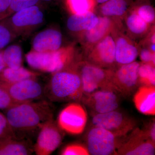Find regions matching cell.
<instances>
[{
	"label": "cell",
	"mask_w": 155,
	"mask_h": 155,
	"mask_svg": "<svg viewBox=\"0 0 155 155\" xmlns=\"http://www.w3.org/2000/svg\"><path fill=\"white\" fill-rule=\"evenodd\" d=\"M5 112L13 135L19 139L29 140V136L54 116L52 104L46 101L19 103Z\"/></svg>",
	"instance_id": "1"
},
{
	"label": "cell",
	"mask_w": 155,
	"mask_h": 155,
	"mask_svg": "<svg viewBox=\"0 0 155 155\" xmlns=\"http://www.w3.org/2000/svg\"><path fill=\"white\" fill-rule=\"evenodd\" d=\"M52 74L45 87V95L50 101L73 102L82 101L83 90L78 64L74 62Z\"/></svg>",
	"instance_id": "2"
},
{
	"label": "cell",
	"mask_w": 155,
	"mask_h": 155,
	"mask_svg": "<svg viewBox=\"0 0 155 155\" xmlns=\"http://www.w3.org/2000/svg\"><path fill=\"white\" fill-rule=\"evenodd\" d=\"M71 53L68 50L61 49L44 52L32 50L26 55L25 59L28 65L33 69L52 74L74 63Z\"/></svg>",
	"instance_id": "3"
},
{
	"label": "cell",
	"mask_w": 155,
	"mask_h": 155,
	"mask_svg": "<svg viewBox=\"0 0 155 155\" xmlns=\"http://www.w3.org/2000/svg\"><path fill=\"white\" fill-rule=\"evenodd\" d=\"M78 64L84 97L101 89L116 91L113 83L114 72L87 63Z\"/></svg>",
	"instance_id": "4"
},
{
	"label": "cell",
	"mask_w": 155,
	"mask_h": 155,
	"mask_svg": "<svg viewBox=\"0 0 155 155\" xmlns=\"http://www.w3.org/2000/svg\"><path fill=\"white\" fill-rule=\"evenodd\" d=\"M125 137L93 126L85 136L86 147L90 155H116Z\"/></svg>",
	"instance_id": "5"
},
{
	"label": "cell",
	"mask_w": 155,
	"mask_h": 155,
	"mask_svg": "<svg viewBox=\"0 0 155 155\" xmlns=\"http://www.w3.org/2000/svg\"><path fill=\"white\" fill-rule=\"evenodd\" d=\"M92 123L94 126L104 128L120 137H126L136 125L134 119L116 110L105 114H95Z\"/></svg>",
	"instance_id": "6"
},
{
	"label": "cell",
	"mask_w": 155,
	"mask_h": 155,
	"mask_svg": "<svg viewBox=\"0 0 155 155\" xmlns=\"http://www.w3.org/2000/svg\"><path fill=\"white\" fill-rule=\"evenodd\" d=\"M0 87L17 103L34 101L45 96V87L36 78H29L13 83L0 82Z\"/></svg>",
	"instance_id": "7"
},
{
	"label": "cell",
	"mask_w": 155,
	"mask_h": 155,
	"mask_svg": "<svg viewBox=\"0 0 155 155\" xmlns=\"http://www.w3.org/2000/svg\"><path fill=\"white\" fill-rule=\"evenodd\" d=\"M87 120V114L83 107L79 103L72 102L61 111L57 123L63 131L77 135L83 132Z\"/></svg>",
	"instance_id": "8"
},
{
	"label": "cell",
	"mask_w": 155,
	"mask_h": 155,
	"mask_svg": "<svg viewBox=\"0 0 155 155\" xmlns=\"http://www.w3.org/2000/svg\"><path fill=\"white\" fill-rule=\"evenodd\" d=\"M63 131L54 119L44 123L38 131L34 152L37 155H49L60 146L63 140Z\"/></svg>",
	"instance_id": "9"
},
{
	"label": "cell",
	"mask_w": 155,
	"mask_h": 155,
	"mask_svg": "<svg viewBox=\"0 0 155 155\" xmlns=\"http://www.w3.org/2000/svg\"><path fill=\"white\" fill-rule=\"evenodd\" d=\"M140 64L134 61L120 65L114 72L113 83L116 91L125 96L130 95L139 84L138 71Z\"/></svg>",
	"instance_id": "10"
},
{
	"label": "cell",
	"mask_w": 155,
	"mask_h": 155,
	"mask_svg": "<svg viewBox=\"0 0 155 155\" xmlns=\"http://www.w3.org/2000/svg\"><path fill=\"white\" fill-rule=\"evenodd\" d=\"M155 152L154 143L147 137L143 130L137 128L125 138L116 155H153Z\"/></svg>",
	"instance_id": "11"
},
{
	"label": "cell",
	"mask_w": 155,
	"mask_h": 155,
	"mask_svg": "<svg viewBox=\"0 0 155 155\" xmlns=\"http://www.w3.org/2000/svg\"><path fill=\"white\" fill-rule=\"evenodd\" d=\"M94 46L87 63L102 68L113 67L116 63V44L113 38L108 35Z\"/></svg>",
	"instance_id": "12"
},
{
	"label": "cell",
	"mask_w": 155,
	"mask_h": 155,
	"mask_svg": "<svg viewBox=\"0 0 155 155\" xmlns=\"http://www.w3.org/2000/svg\"><path fill=\"white\" fill-rule=\"evenodd\" d=\"M114 90L101 89L84 97L82 101L95 114H105L119 107V98Z\"/></svg>",
	"instance_id": "13"
},
{
	"label": "cell",
	"mask_w": 155,
	"mask_h": 155,
	"mask_svg": "<svg viewBox=\"0 0 155 155\" xmlns=\"http://www.w3.org/2000/svg\"><path fill=\"white\" fill-rule=\"evenodd\" d=\"M44 14L37 6L35 5L15 12L8 20H6L11 28H28L41 24Z\"/></svg>",
	"instance_id": "14"
},
{
	"label": "cell",
	"mask_w": 155,
	"mask_h": 155,
	"mask_svg": "<svg viewBox=\"0 0 155 155\" xmlns=\"http://www.w3.org/2000/svg\"><path fill=\"white\" fill-rule=\"evenodd\" d=\"M62 35L59 31L47 29L41 31L35 37L32 41V50L39 52L54 51L61 48Z\"/></svg>",
	"instance_id": "15"
},
{
	"label": "cell",
	"mask_w": 155,
	"mask_h": 155,
	"mask_svg": "<svg viewBox=\"0 0 155 155\" xmlns=\"http://www.w3.org/2000/svg\"><path fill=\"white\" fill-rule=\"evenodd\" d=\"M33 152L30 140L19 139L14 136L0 140V155H28Z\"/></svg>",
	"instance_id": "16"
},
{
	"label": "cell",
	"mask_w": 155,
	"mask_h": 155,
	"mask_svg": "<svg viewBox=\"0 0 155 155\" xmlns=\"http://www.w3.org/2000/svg\"><path fill=\"white\" fill-rule=\"evenodd\" d=\"M136 108L142 114L155 115V86H142L137 90L133 98Z\"/></svg>",
	"instance_id": "17"
},
{
	"label": "cell",
	"mask_w": 155,
	"mask_h": 155,
	"mask_svg": "<svg viewBox=\"0 0 155 155\" xmlns=\"http://www.w3.org/2000/svg\"><path fill=\"white\" fill-rule=\"evenodd\" d=\"M115 61L120 65L130 64L135 61L138 50L128 39L120 36L115 40Z\"/></svg>",
	"instance_id": "18"
},
{
	"label": "cell",
	"mask_w": 155,
	"mask_h": 155,
	"mask_svg": "<svg viewBox=\"0 0 155 155\" xmlns=\"http://www.w3.org/2000/svg\"><path fill=\"white\" fill-rule=\"evenodd\" d=\"M99 17L89 11L81 14H73L68 18L67 27L72 32H81L89 30L96 25Z\"/></svg>",
	"instance_id": "19"
},
{
	"label": "cell",
	"mask_w": 155,
	"mask_h": 155,
	"mask_svg": "<svg viewBox=\"0 0 155 155\" xmlns=\"http://www.w3.org/2000/svg\"><path fill=\"white\" fill-rule=\"evenodd\" d=\"M113 27V23L108 17H99L98 21L94 27L84 31L83 38L88 45L94 46L109 35Z\"/></svg>",
	"instance_id": "20"
},
{
	"label": "cell",
	"mask_w": 155,
	"mask_h": 155,
	"mask_svg": "<svg viewBox=\"0 0 155 155\" xmlns=\"http://www.w3.org/2000/svg\"><path fill=\"white\" fill-rule=\"evenodd\" d=\"M37 74L22 67L17 68L6 67L0 72V82L13 83L21 81L36 78Z\"/></svg>",
	"instance_id": "21"
},
{
	"label": "cell",
	"mask_w": 155,
	"mask_h": 155,
	"mask_svg": "<svg viewBox=\"0 0 155 155\" xmlns=\"http://www.w3.org/2000/svg\"><path fill=\"white\" fill-rule=\"evenodd\" d=\"M3 57L6 67L17 69L22 67V50L18 45H11L3 50Z\"/></svg>",
	"instance_id": "22"
},
{
	"label": "cell",
	"mask_w": 155,
	"mask_h": 155,
	"mask_svg": "<svg viewBox=\"0 0 155 155\" xmlns=\"http://www.w3.org/2000/svg\"><path fill=\"white\" fill-rule=\"evenodd\" d=\"M127 9L125 0H109L101 7V12L104 17H119L124 15Z\"/></svg>",
	"instance_id": "23"
},
{
	"label": "cell",
	"mask_w": 155,
	"mask_h": 155,
	"mask_svg": "<svg viewBox=\"0 0 155 155\" xmlns=\"http://www.w3.org/2000/svg\"><path fill=\"white\" fill-rule=\"evenodd\" d=\"M138 74L139 82L142 86H155V66L145 63L140 64Z\"/></svg>",
	"instance_id": "24"
},
{
	"label": "cell",
	"mask_w": 155,
	"mask_h": 155,
	"mask_svg": "<svg viewBox=\"0 0 155 155\" xmlns=\"http://www.w3.org/2000/svg\"><path fill=\"white\" fill-rule=\"evenodd\" d=\"M148 25L137 13L130 14L126 20L127 28L136 35H141L145 33L148 29Z\"/></svg>",
	"instance_id": "25"
},
{
	"label": "cell",
	"mask_w": 155,
	"mask_h": 155,
	"mask_svg": "<svg viewBox=\"0 0 155 155\" xmlns=\"http://www.w3.org/2000/svg\"><path fill=\"white\" fill-rule=\"evenodd\" d=\"M14 38L13 29L5 19L0 21V51H2Z\"/></svg>",
	"instance_id": "26"
},
{
	"label": "cell",
	"mask_w": 155,
	"mask_h": 155,
	"mask_svg": "<svg viewBox=\"0 0 155 155\" xmlns=\"http://www.w3.org/2000/svg\"><path fill=\"white\" fill-rule=\"evenodd\" d=\"M62 155H88L86 147L78 143H72L64 147L60 152Z\"/></svg>",
	"instance_id": "27"
},
{
	"label": "cell",
	"mask_w": 155,
	"mask_h": 155,
	"mask_svg": "<svg viewBox=\"0 0 155 155\" xmlns=\"http://www.w3.org/2000/svg\"><path fill=\"white\" fill-rule=\"evenodd\" d=\"M69 6L73 14H81L90 11L89 0H69Z\"/></svg>",
	"instance_id": "28"
},
{
	"label": "cell",
	"mask_w": 155,
	"mask_h": 155,
	"mask_svg": "<svg viewBox=\"0 0 155 155\" xmlns=\"http://www.w3.org/2000/svg\"><path fill=\"white\" fill-rule=\"evenodd\" d=\"M137 14L148 24L154 22L155 10L151 6L148 5L141 6L138 9Z\"/></svg>",
	"instance_id": "29"
},
{
	"label": "cell",
	"mask_w": 155,
	"mask_h": 155,
	"mask_svg": "<svg viewBox=\"0 0 155 155\" xmlns=\"http://www.w3.org/2000/svg\"><path fill=\"white\" fill-rule=\"evenodd\" d=\"M39 0H11L10 12H16L22 9L35 5Z\"/></svg>",
	"instance_id": "30"
},
{
	"label": "cell",
	"mask_w": 155,
	"mask_h": 155,
	"mask_svg": "<svg viewBox=\"0 0 155 155\" xmlns=\"http://www.w3.org/2000/svg\"><path fill=\"white\" fill-rule=\"evenodd\" d=\"M13 135L5 115L0 112V140Z\"/></svg>",
	"instance_id": "31"
},
{
	"label": "cell",
	"mask_w": 155,
	"mask_h": 155,
	"mask_svg": "<svg viewBox=\"0 0 155 155\" xmlns=\"http://www.w3.org/2000/svg\"><path fill=\"white\" fill-rule=\"evenodd\" d=\"M17 103L10 97L8 94L2 88L0 87V109L5 110Z\"/></svg>",
	"instance_id": "32"
},
{
	"label": "cell",
	"mask_w": 155,
	"mask_h": 155,
	"mask_svg": "<svg viewBox=\"0 0 155 155\" xmlns=\"http://www.w3.org/2000/svg\"><path fill=\"white\" fill-rule=\"evenodd\" d=\"M140 56L143 63L151 64L155 66V53L151 51L150 49H143L140 51Z\"/></svg>",
	"instance_id": "33"
},
{
	"label": "cell",
	"mask_w": 155,
	"mask_h": 155,
	"mask_svg": "<svg viewBox=\"0 0 155 155\" xmlns=\"http://www.w3.org/2000/svg\"><path fill=\"white\" fill-rule=\"evenodd\" d=\"M11 0H0V21L6 19L11 14Z\"/></svg>",
	"instance_id": "34"
},
{
	"label": "cell",
	"mask_w": 155,
	"mask_h": 155,
	"mask_svg": "<svg viewBox=\"0 0 155 155\" xmlns=\"http://www.w3.org/2000/svg\"><path fill=\"white\" fill-rule=\"evenodd\" d=\"M150 140L155 143V123L154 120L151 121L143 130Z\"/></svg>",
	"instance_id": "35"
},
{
	"label": "cell",
	"mask_w": 155,
	"mask_h": 155,
	"mask_svg": "<svg viewBox=\"0 0 155 155\" xmlns=\"http://www.w3.org/2000/svg\"><path fill=\"white\" fill-rule=\"evenodd\" d=\"M6 66L4 62L3 57V50L0 51V72L6 68Z\"/></svg>",
	"instance_id": "36"
},
{
	"label": "cell",
	"mask_w": 155,
	"mask_h": 155,
	"mask_svg": "<svg viewBox=\"0 0 155 155\" xmlns=\"http://www.w3.org/2000/svg\"><path fill=\"white\" fill-rule=\"evenodd\" d=\"M155 43H152V45L150 46V51L153 53H155Z\"/></svg>",
	"instance_id": "37"
},
{
	"label": "cell",
	"mask_w": 155,
	"mask_h": 155,
	"mask_svg": "<svg viewBox=\"0 0 155 155\" xmlns=\"http://www.w3.org/2000/svg\"><path fill=\"white\" fill-rule=\"evenodd\" d=\"M96 1L99 4H104V3L107 2L109 0H96Z\"/></svg>",
	"instance_id": "38"
},
{
	"label": "cell",
	"mask_w": 155,
	"mask_h": 155,
	"mask_svg": "<svg viewBox=\"0 0 155 155\" xmlns=\"http://www.w3.org/2000/svg\"><path fill=\"white\" fill-rule=\"evenodd\" d=\"M155 33L153 34L150 38L151 42L152 43H155Z\"/></svg>",
	"instance_id": "39"
},
{
	"label": "cell",
	"mask_w": 155,
	"mask_h": 155,
	"mask_svg": "<svg viewBox=\"0 0 155 155\" xmlns=\"http://www.w3.org/2000/svg\"><path fill=\"white\" fill-rule=\"evenodd\" d=\"M45 1H51V0H44Z\"/></svg>",
	"instance_id": "40"
}]
</instances>
